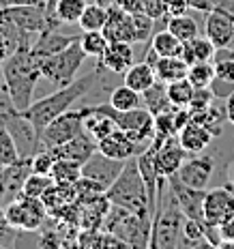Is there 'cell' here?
Here are the masks:
<instances>
[{
  "instance_id": "cell-11",
  "label": "cell",
  "mask_w": 234,
  "mask_h": 249,
  "mask_svg": "<svg viewBox=\"0 0 234 249\" xmlns=\"http://www.w3.org/2000/svg\"><path fill=\"white\" fill-rule=\"evenodd\" d=\"M204 35L213 41L217 50L234 48V15L217 4L213 11L206 13L204 19Z\"/></svg>"
},
{
  "instance_id": "cell-5",
  "label": "cell",
  "mask_w": 234,
  "mask_h": 249,
  "mask_svg": "<svg viewBox=\"0 0 234 249\" xmlns=\"http://www.w3.org/2000/svg\"><path fill=\"white\" fill-rule=\"evenodd\" d=\"M185 215L180 211V206L176 204L172 191L168 198H163L157 204V211L153 213V230H150V249H174L179 247L180 230H183Z\"/></svg>"
},
{
  "instance_id": "cell-8",
  "label": "cell",
  "mask_w": 234,
  "mask_h": 249,
  "mask_svg": "<svg viewBox=\"0 0 234 249\" xmlns=\"http://www.w3.org/2000/svg\"><path fill=\"white\" fill-rule=\"evenodd\" d=\"M7 213L9 226L13 230H24V232H35L41 230L48 219V209H45L43 200L41 198H30L26 194H19L15 200H11L4 206Z\"/></svg>"
},
{
  "instance_id": "cell-20",
  "label": "cell",
  "mask_w": 234,
  "mask_h": 249,
  "mask_svg": "<svg viewBox=\"0 0 234 249\" xmlns=\"http://www.w3.org/2000/svg\"><path fill=\"white\" fill-rule=\"evenodd\" d=\"M133 65V48L127 41H110L103 56L99 58V67L110 73H125Z\"/></svg>"
},
{
  "instance_id": "cell-26",
  "label": "cell",
  "mask_w": 234,
  "mask_h": 249,
  "mask_svg": "<svg viewBox=\"0 0 234 249\" xmlns=\"http://www.w3.org/2000/svg\"><path fill=\"white\" fill-rule=\"evenodd\" d=\"M142 103H144V107L153 114V116H157V114H161V112L174 110L172 101H170V97H168V86H165L163 82H159V80L155 82L148 90L142 92Z\"/></svg>"
},
{
  "instance_id": "cell-28",
  "label": "cell",
  "mask_w": 234,
  "mask_h": 249,
  "mask_svg": "<svg viewBox=\"0 0 234 249\" xmlns=\"http://www.w3.org/2000/svg\"><path fill=\"white\" fill-rule=\"evenodd\" d=\"M88 0H56L50 18L56 24H77L84 13Z\"/></svg>"
},
{
  "instance_id": "cell-35",
  "label": "cell",
  "mask_w": 234,
  "mask_h": 249,
  "mask_svg": "<svg viewBox=\"0 0 234 249\" xmlns=\"http://www.w3.org/2000/svg\"><path fill=\"white\" fill-rule=\"evenodd\" d=\"M187 80L196 88H211V84L215 82V65H213V60H202L189 65Z\"/></svg>"
},
{
  "instance_id": "cell-19",
  "label": "cell",
  "mask_w": 234,
  "mask_h": 249,
  "mask_svg": "<svg viewBox=\"0 0 234 249\" xmlns=\"http://www.w3.org/2000/svg\"><path fill=\"white\" fill-rule=\"evenodd\" d=\"M97 148L101 150L103 155H108V157L121 159V161H127V159L136 157L138 153H142L144 150V146H140V144L133 142V140L129 138L123 129H114L110 136L101 138L97 142Z\"/></svg>"
},
{
  "instance_id": "cell-34",
  "label": "cell",
  "mask_w": 234,
  "mask_h": 249,
  "mask_svg": "<svg viewBox=\"0 0 234 249\" xmlns=\"http://www.w3.org/2000/svg\"><path fill=\"white\" fill-rule=\"evenodd\" d=\"M52 178L58 185H75L82 178V163L69 159H56L52 168Z\"/></svg>"
},
{
  "instance_id": "cell-32",
  "label": "cell",
  "mask_w": 234,
  "mask_h": 249,
  "mask_svg": "<svg viewBox=\"0 0 234 249\" xmlns=\"http://www.w3.org/2000/svg\"><path fill=\"white\" fill-rule=\"evenodd\" d=\"M106 22H108V7H103V4L92 0V2L86 4L77 26H80L82 33H86V30H103Z\"/></svg>"
},
{
  "instance_id": "cell-46",
  "label": "cell",
  "mask_w": 234,
  "mask_h": 249,
  "mask_svg": "<svg viewBox=\"0 0 234 249\" xmlns=\"http://www.w3.org/2000/svg\"><path fill=\"white\" fill-rule=\"evenodd\" d=\"M226 114H228V121L234 124V90L226 97Z\"/></svg>"
},
{
  "instance_id": "cell-47",
  "label": "cell",
  "mask_w": 234,
  "mask_h": 249,
  "mask_svg": "<svg viewBox=\"0 0 234 249\" xmlns=\"http://www.w3.org/2000/svg\"><path fill=\"white\" fill-rule=\"evenodd\" d=\"M54 4H56V0H45V11H48V15L52 13V9H54ZM52 19V18H50Z\"/></svg>"
},
{
  "instance_id": "cell-17",
  "label": "cell",
  "mask_w": 234,
  "mask_h": 249,
  "mask_svg": "<svg viewBox=\"0 0 234 249\" xmlns=\"http://www.w3.org/2000/svg\"><path fill=\"white\" fill-rule=\"evenodd\" d=\"M48 150H52V155H54L56 159H69V161H77L84 165L88 159L97 153V140L84 129L80 136L71 138L69 142L60 144V146H54V148H48Z\"/></svg>"
},
{
  "instance_id": "cell-14",
  "label": "cell",
  "mask_w": 234,
  "mask_h": 249,
  "mask_svg": "<svg viewBox=\"0 0 234 249\" xmlns=\"http://www.w3.org/2000/svg\"><path fill=\"white\" fill-rule=\"evenodd\" d=\"M204 221L219 226L234 215V194L230 187H215L204 194Z\"/></svg>"
},
{
  "instance_id": "cell-44",
  "label": "cell",
  "mask_w": 234,
  "mask_h": 249,
  "mask_svg": "<svg viewBox=\"0 0 234 249\" xmlns=\"http://www.w3.org/2000/svg\"><path fill=\"white\" fill-rule=\"evenodd\" d=\"M187 7L191 9V11H202V13H209L213 9L219 4V0H185Z\"/></svg>"
},
{
  "instance_id": "cell-7",
  "label": "cell",
  "mask_w": 234,
  "mask_h": 249,
  "mask_svg": "<svg viewBox=\"0 0 234 249\" xmlns=\"http://www.w3.org/2000/svg\"><path fill=\"white\" fill-rule=\"evenodd\" d=\"M95 107L110 114L114 118V123L118 124V129H123L136 144H140V146H144V148L150 144V140L155 136V116L144 106L133 107V110H127V112L114 110L110 103H99Z\"/></svg>"
},
{
  "instance_id": "cell-23",
  "label": "cell",
  "mask_w": 234,
  "mask_h": 249,
  "mask_svg": "<svg viewBox=\"0 0 234 249\" xmlns=\"http://www.w3.org/2000/svg\"><path fill=\"white\" fill-rule=\"evenodd\" d=\"M153 69H155V75H157L159 82L170 84V82L187 77L189 65L183 60V56H159V58L155 60Z\"/></svg>"
},
{
  "instance_id": "cell-15",
  "label": "cell",
  "mask_w": 234,
  "mask_h": 249,
  "mask_svg": "<svg viewBox=\"0 0 234 249\" xmlns=\"http://www.w3.org/2000/svg\"><path fill=\"white\" fill-rule=\"evenodd\" d=\"M150 144L155 146V163H157V170H159L161 176H165V178L179 172V168L183 165L187 155H189L183 146H180V142L176 136L163 140V142H153V140H150Z\"/></svg>"
},
{
  "instance_id": "cell-10",
  "label": "cell",
  "mask_w": 234,
  "mask_h": 249,
  "mask_svg": "<svg viewBox=\"0 0 234 249\" xmlns=\"http://www.w3.org/2000/svg\"><path fill=\"white\" fill-rule=\"evenodd\" d=\"M215 165H217V161L213 155L194 153V157H187L174 176L180 180V183H185L189 187L206 189V187L211 185L213 174H215Z\"/></svg>"
},
{
  "instance_id": "cell-9",
  "label": "cell",
  "mask_w": 234,
  "mask_h": 249,
  "mask_svg": "<svg viewBox=\"0 0 234 249\" xmlns=\"http://www.w3.org/2000/svg\"><path fill=\"white\" fill-rule=\"evenodd\" d=\"M90 112V106L80 110H67L60 116H56L41 133V148H54L69 142L71 138L80 136L84 131V118Z\"/></svg>"
},
{
  "instance_id": "cell-37",
  "label": "cell",
  "mask_w": 234,
  "mask_h": 249,
  "mask_svg": "<svg viewBox=\"0 0 234 249\" xmlns=\"http://www.w3.org/2000/svg\"><path fill=\"white\" fill-rule=\"evenodd\" d=\"M165 86H168V97H170V101H172L174 107H187L196 95V86L191 84L187 77L170 82V84H165Z\"/></svg>"
},
{
  "instance_id": "cell-21",
  "label": "cell",
  "mask_w": 234,
  "mask_h": 249,
  "mask_svg": "<svg viewBox=\"0 0 234 249\" xmlns=\"http://www.w3.org/2000/svg\"><path fill=\"white\" fill-rule=\"evenodd\" d=\"M176 138H179L180 146H183L187 153L194 155V153H202V150L209 148L211 142H213V138H215V133H213L204 123L191 118L189 123L180 127V131H179V136H176Z\"/></svg>"
},
{
  "instance_id": "cell-1",
  "label": "cell",
  "mask_w": 234,
  "mask_h": 249,
  "mask_svg": "<svg viewBox=\"0 0 234 249\" xmlns=\"http://www.w3.org/2000/svg\"><path fill=\"white\" fill-rule=\"evenodd\" d=\"M30 45H33V41H24V43L0 65L4 88H7L9 97H11L13 106L18 107V110H26V107L33 103L35 88H37L39 80L43 77L41 75L39 58L33 56Z\"/></svg>"
},
{
  "instance_id": "cell-2",
  "label": "cell",
  "mask_w": 234,
  "mask_h": 249,
  "mask_svg": "<svg viewBox=\"0 0 234 249\" xmlns=\"http://www.w3.org/2000/svg\"><path fill=\"white\" fill-rule=\"evenodd\" d=\"M99 73H101V69L97 67L95 73L77 77V80H73L71 84L60 86L56 92H52V95L43 97V99H39V101H33L26 110H22L24 116L33 123L35 129H37L39 138H41V133H43V129L48 127L56 116H60L62 112L71 110V106H73L77 99H82V97H86L88 92H90V88L95 86Z\"/></svg>"
},
{
  "instance_id": "cell-24",
  "label": "cell",
  "mask_w": 234,
  "mask_h": 249,
  "mask_svg": "<svg viewBox=\"0 0 234 249\" xmlns=\"http://www.w3.org/2000/svg\"><path fill=\"white\" fill-rule=\"evenodd\" d=\"M123 80L129 88H133V90H138L140 95H142L144 90H148V88L157 82V75H155L153 65H148L146 60H142V62H133V65L123 73Z\"/></svg>"
},
{
  "instance_id": "cell-27",
  "label": "cell",
  "mask_w": 234,
  "mask_h": 249,
  "mask_svg": "<svg viewBox=\"0 0 234 249\" xmlns=\"http://www.w3.org/2000/svg\"><path fill=\"white\" fill-rule=\"evenodd\" d=\"M84 129L99 142L101 138L110 136L114 129H118V124L114 123V118L110 114H106V112L97 110L95 106H90V112H88V116L84 118Z\"/></svg>"
},
{
  "instance_id": "cell-42",
  "label": "cell",
  "mask_w": 234,
  "mask_h": 249,
  "mask_svg": "<svg viewBox=\"0 0 234 249\" xmlns=\"http://www.w3.org/2000/svg\"><path fill=\"white\" fill-rule=\"evenodd\" d=\"M219 234H221V247H234V215L228 217L223 224H219Z\"/></svg>"
},
{
  "instance_id": "cell-50",
  "label": "cell",
  "mask_w": 234,
  "mask_h": 249,
  "mask_svg": "<svg viewBox=\"0 0 234 249\" xmlns=\"http://www.w3.org/2000/svg\"><path fill=\"white\" fill-rule=\"evenodd\" d=\"M0 245H2V243H0Z\"/></svg>"
},
{
  "instance_id": "cell-43",
  "label": "cell",
  "mask_w": 234,
  "mask_h": 249,
  "mask_svg": "<svg viewBox=\"0 0 234 249\" xmlns=\"http://www.w3.org/2000/svg\"><path fill=\"white\" fill-rule=\"evenodd\" d=\"M13 236H15V230L9 226L4 206H0V243H2V245H7V243H13Z\"/></svg>"
},
{
  "instance_id": "cell-36",
  "label": "cell",
  "mask_w": 234,
  "mask_h": 249,
  "mask_svg": "<svg viewBox=\"0 0 234 249\" xmlns=\"http://www.w3.org/2000/svg\"><path fill=\"white\" fill-rule=\"evenodd\" d=\"M108 37L103 35V30H86V33L80 35V45L82 50H84L86 56H90V58H101L103 52L108 48Z\"/></svg>"
},
{
  "instance_id": "cell-48",
  "label": "cell",
  "mask_w": 234,
  "mask_h": 249,
  "mask_svg": "<svg viewBox=\"0 0 234 249\" xmlns=\"http://www.w3.org/2000/svg\"><path fill=\"white\" fill-rule=\"evenodd\" d=\"M4 90V80H2V71H0V92Z\"/></svg>"
},
{
  "instance_id": "cell-6",
  "label": "cell",
  "mask_w": 234,
  "mask_h": 249,
  "mask_svg": "<svg viewBox=\"0 0 234 249\" xmlns=\"http://www.w3.org/2000/svg\"><path fill=\"white\" fill-rule=\"evenodd\" d=\"M84 58H86V54L80 45V39H77L69 45V48L60 50L58 54H52L48 58H41L39 60L41 75L56 86H67L75 80V75H77V71H80Z\"/></svg>"
},
{
  "instance_id": "cell-16",
  "label": "cell",
  "mask_w": 234,
  "mask_h": 249,
  "mask_svg": "<svg viewBox=\"0 0 234 249\" xmlns=\"http://www.w3.org/2000/svg\"><path fill=\"white\" fill-rule=\"evenodd\" d=\"M103 35L108 41H127L136 43V28H133V15L118 7L116 2L108 7V22L103 26Z\"/></svg>"
},
{
  "instance_id": "cell-49",
  "label": "cell",
  "mask_w": 234,
  "mask_h": 249,
  "mask_svg": "<svg viewBox=\"0 0 234 249\" xmlns=\"http://www.w3.org/2000/svg\"><path fill=\"white\" fill-rule=\"evenodd\" d=\"M230 178H232V185H234V168L230 170Z\"/></svg>"
},
{
  "instance_id": "cell-31",
  "label": "cell",
  "mask_w": 234,
  "mask_h": 249,
  "mask_svg": "<svg viewBox=\"0 0 234 249\" xmlns=\"http://www.w3.org/2000/svg\"><path fill=\"white\" fill-rule=\"evenodd\" d=\"M108 103H110L114 110H118V112H127V110H133V107L144 106V103H142V95H140L138 90H133V88H129L127 84L114 88V90L110 92V99H108Z\"/></svg>"
},
{
  "instance_id": "cell-38",
  "label": "cell",
  "mask_w": 234,
  "mask_h": 249,
  "mask_svg": "<svg viewBox=\"0 0 234 249\" xmlns=\"http://www.w3.org/2000/svg\"><path fill=\"white\" fill-rule=\"evenodd\" d=\"M54 185V178L50 174H35L30 172L28 178L24 180V187H22V194L30 196V198H41L50 187Z\"/></svg>"
},
{
  "instance_id": "cell-13",
  "label": "cell",
  "mask_w": 234,
  "mask_h": 249,
  "mask_svg": "<svg viewBox=\"0 0 234 249\" xmlns=\"http://www.w3.org/2000/svg\"><path fill=\"white\" fill-rule=\"evenodd\" d=\"M168 187L172 191L176 204L180 206L185 217L189 219H198L204 221V211H202V204H204V194L206 189H196V187H189L185 183H180L176 176H168Z\"/></svg>"
},
{
  "instance_id": "cell-39",
  "label": "cell",
  "mask_w": 234,
  "mask_h": 249,
  "mask_svg": "<svg viewBox=\"0 0 234 249\" xmlns=\"http://www.w3.org/2000/svg\"><path fill=\"white\" fill-rule=\"evenodd\" d=\"M18 159H19V150H18V146H15L11 133L7 131L4 124H0V168L18 161Z\"/></svg>"
},
{
  "instance_id": "cell-25",
  "label": "cell",
  "mask_w": 234,
  "mask_h": 249,
  "mask_svg": "<svg viewBox=\"0 0 234 249\" xmlns=\"http://www.w3.org/2000/svg\"><path fill=\"white\" fill-rule=\"evenodd\" d=\"M215 52L217 48L213 45V41L202 35L189 39L183 43V60L187 65H194V62H202V60H213L215 58Z\"/></svg>"
},
{
  "instance_id": "cell-18",
  "label": "cell",
  "mask_w": 234,
  "mask_h": 249,
  "mask_svg": "<svg viewBox=\"0 0 234 249\" xmlns=\"http://www.w3.org/2000/svg\"><path fill=\"white\" fill-rule=\"evenodd\" d=\"M80 37L77 35H62L58 28L50 26V28L41 30L39 35H35V41L30 45V52H33L35 58H48L52 54H58L60 50L69 48L73 41H77Z\"/></svg>"
},
{
  "instance_id": "cell-29",
  "label": "cell",
  "mask_w": 234,
  "mask_h": 249,
  "mask_svg": "<svg viewBox=\"0 0 234 249\" xmlns=\"http://www.w3.org/2000/svg\"><path fill=\"white\" fill-rule=\"evenodd\" d=\"M179 247H211L206 232H204V221L185 217L180 238H179Z\"/></svg>"
},
{
  "instance_id": "cell-4",
  "label": "cell",
  "mask_w": 234,
  "mask_h": 249,
  "mask_svg": "<svg viewBox=\"0 0 234 249\" xmlns=\"http://www.w3.org/2000/svg\"><path fill=\"white\" fill-rule=\"evenodd\" d=\"M103 230L123 238L129 247H148L150 230H153V215L150 213H133L112 204L103 221Z\"/></svg>"
},
{
  "instance_id": "cell-3",
  "label": "cell",
  "mask_w": 234,
  "mask_h": 249,
  "mask_svg": "<svg viewBox=\"0 0 234 249\" xmlns=\"http://www.w3.org/2000/svg\"><path fill=\"white\" fill-rule=\"evenodd\" d=\"M106 196L112 204L121 206V209H127L133 213H150L146 185H144V178H142V174H140L136 157L127 159L123 172L108 187Z\"/></svg>"
},
{
  "instance_id": "cell-33",
  "label": "cell",
  "mask_w": 234,
  "mask_h": 249,
  "mask_svg": "<svg viewBox=\"0 0 234 249\" xmlns=\"http://www.w3.org/2000/svg\"><path fill=\"white\" fill-rule=\"evenodd\" d=\"M165 28H168L172 35H176V37L183 41V43L200 35V26H198L196 19L189 18L187 13L174 15V18H168V22H165Z\"/></svg>"
},
{
  "instance_id": "cell-30",
  "label": "cell",
  "mask_w": 234,
  "mask_h": 249,
  "mask_svg": "<svg viewBox=\"0 0 234 249\" xmlns=\"http://www.w3.org/2000/svg\"><path fill=\"white\" fill-rule=\"evenodd\" d=\"M150 48L157 52V56H183V41L170 33L168 28L153 35Z\"/></svg>"
},
{
  "instance_id": "cell-45",
  "label": "cell",
  "mask_w": 234,
  "mask_h": 249,
  "mask_svg": "<svg viewBox=\"0 0 234 249\" xmlns=\"http://www.w3.org/2000/svg\"><path fill=\"white\" fill-rule=\"evenodd\" d=\"M22 4H45V0H0V7H22Z\"/></svg>"
},
{
  "instance_id": "cell-22",
  "label": "cell",
  "mask_w": 234,
  "mask_h": 249,
  "mask_svg": "<svg viewBox=\"0 0 234 249\" xmlns=\"http://www.w3.org/2000/svg\"><path fill=\"white\" fill-rule=\"evenodd\" d=\"M24 41H30V33L7 19H0V65L13 54Z\"/></svg>"
},
{
  "instance_id": "cell-40",
  "label": "cell",
  "mask_w": 234,
  "mask_h": 249,
  "mask_svg": "<svg viewBox=\"0 0 234 249\" xmlns=\"http://www.w3.org/2000/svg\"><path fill=\"white\" fill-rule=\"evenodd\" d=\"M157 19L150 18L146 13L133 15V28H136V43H150L153 39V26Z\"/></svg>"
},
{
  "instance_id": "cell-12",
  "label": "cell",
  "mask_w": 234,
  "mask_h": 249,
  "mask_svg": "<svg viewBox=\"0 0 234 249\" xmlns=\"http://www.w3.org/2000/svg\"><path fill=\"white\" fill-rule=\"evenodd\" d=\"M125 163L127 161H121V159H112L108 157V155H103L101 150L97 148V153L92 155L88 161L82 165V176H86V178L95 180L103 187V189L108 191V187H110L114 180L118 178V174L123 172Z\"/></svg>"
},
{
  "instance_id": "cell-41",
  "label": "cell",
  "mask_w": 234,
  "mask_h": 249,
  "mask_svg": "<svg viewBox=\"0 0 234 249\" xmlns=\"http://www.w3.org/2000/svg\"><path fill=\"white\" fill-rule=\"evenodd\" d=\"M56 157L52 155V150L41 148L30 157V168H33L35 174H50L52 176V168H54Z\"/></svg>"
}]
</instances>
